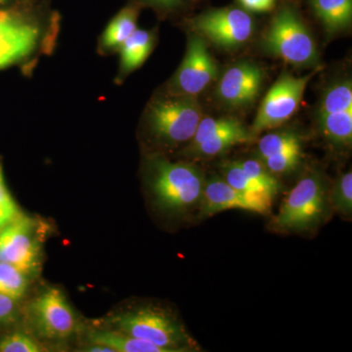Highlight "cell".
Here are the masks:
<instances>
[{
    "label": "cell",
    "instance_id": "obj_1",
    "mask_svg": "<svg viewBox=\"0 0 352 352\" xmlns=\"http://www.w3.org/2000/svg\"><path fill=\"white\" fill-rule=\"evenodd\" d=\"M61 18L43 0L0 6V71L18 68L32 76L41 58L56 50Z\"/></svg>",
    "mask_w": 352,
    "mask_h": 352
},
{
    "label": "cell",
    "instance_id": "obj_2",
    "mask_svg": "<svg viewBox=\"0 0 352 352\" xmlns=\"http://www.w3.org/2000/svg\"><path fill=\"white\" fill-rule=\"evenodd\" d=\"M201 119L203 111L196 97L161 89L145 109L141 131L155 147L173 149L191 141Z\"/></svg>",
    "mask_w": 352,
    "mask_h": 352
},
{
    "label": "cell",
    "instance_id": "obj_3",
    "mask_svg": "<svg viewBox=\"0 0 352 352\" xmlns=\"http://www.w3.org/2000/svg\"><path fill=\"white\" fill-rule=\"evenodd\" d=\"M205 177L198 166L153 155L146 164V182L155 205L170 214H185L200 205Z\"/></svg>",
    "mask_w": 352,
    "mask_h": 352
},
{
    "label": "cell",
    "instance_id": "obj_4",
    "mask_svg": "<svg viewBox=\"0 0 352 352\" xmlns=\"http://www.w3.org/2000/svg\"><path fill=\"white\" fill-rule=\"evenodd\" d=\"M116 331L145 340L166 352L199 351V346L178 319L163 308L142 307L115 315Z\"/></svg>",
    "mask_w": 352,
    "mask_h": 352
},
{
    "label": "cell",
    "instance_id": "obj_5",
    "mask_svg": "<svg viewBox=\"0 0 352 352\" xmlns=\"http://www.w3.org/2000/svg\"><path fill=\"white\" fill-rule=\"evenodd\" d=\"M327 186L318 173L302 178L284 199L272 226L277 231H305L320 223L328 208Z\"/></svg>",
    "mask_w": 352,
    "mask_h": 352
},
{
    "label": "cell",
    "instance_id": "obj_6",
    "mask_svg": "<svg viewBox=\"0 0 352 352\" xmlns=\"http://www.w3.org/2000/svg\"><path fill=\"white\" fill-rule=\"evenodd\" d=\"M266 50L293 66L303 67L318 60L316 44L293 9L285 7L275 16L264 36Z\"/></svg>",
    "mask_w": 352,
    "mask_h": 352
},
{
    "label": "cell",
    "instance_id": "obj_7",
    "mask_svg": "<svg viewBox=\"0 0 352 352\" xmlns=\"http://www.w3.org/2000/svg\"><path fill=\"white\" fill-rule=\"evenodd\" d=\"M317 72L305 76H282L264 97L250 129L252 136L288 122L300 107L307 85Z\"/></svg>",
    "mask_w": 352,
    "mask_h": 352
},
{
    "label": "cell",
    "instance_id": "obj_8",
    "mask_svg": "<svg viewBox=\"0 0 352 352\" xmlns=\"http://www.w3.org/2000/svg\"><path fill=\"white\" fill-rule=\"evenodd\" d=\"M0 261L15 266L28 276L38 272L41 238L34 219L20 214L4 227L0 232Z\"/></svg>",
    "mask_w": 352,
    "mask_h": 352
},
{
    "label": "cell",
    "instance_id": "obj_9",
    "mask_svg": "<svg viewBox=\"0 0 352 352\" xmlns=\"http://www.w3.org/2000/svg\"><path fill=\"white\" fill-rule=\"evenodd\" d=\"M32 327L39 337L50 340L69 339L76 333L78 319L63 292L47 288L29 307Z\"/></svg>",
    "mask_w": 352,
    "mask_h": 352
},
{
    "label": "cell",
    "instance_id": "obj_10",
    "mask_svg": "<svg viewBox=\"0 0 352 352\" xmlns=\"http://www.w3.org/2000/svg\"><path fill=\"white\" fill-rule=\"evenodd\" d=\"M217 66L208 50L205 39L189 38L182 63L163 90L183 96L196 97L217 80Z\"/></svg>",
    "mask_w": 352,
    "mask_h": 352
},
{
    "label": "cell",
    "instance_id": "obj_11",
    "mask_svg": "<svg viewBox=\"0 0 352 352\" xmlns=\"http://www.w3.org/2000/svg\"><path fill=\"white\" fill-rule=\"evenodd\" d=\"M252 139L251 131L235 118L203 117L185 152L190 156L215 157Z\"/></svg>",
    "mask_w": 352,
    "mask_h": 352
},
{
    "label": "cell",
    "instance_id": "obj_12",
    "mask_svg": "<svg viewBox=\"0 0 352 352\" xmlns=\"http://www.w3.org/2000/svg\"><path fill=\"white\" fill-rule=\"evenodd\" d=\"M193 28L201 38L220 47H238L251 38L254 22L251 16L239 8L208 11L197 17Z\"/></svg>",
    "mask_w": 352,
    "mask_h": 352
},
{
    "label": "cell",
    "instance_id": "obj_13",
    "mask_svg": "<svg viewBox=\"0 0 352 352\" xmlns=\"http://www.w3.org/2000/svg\"><path fill=\"white\" fill-rule=\"evenodd\" d=\"M319 127L333 144L349 147L352 142V85L336 83L324 94L318 109Z\"/></svg>",
    "mask_w": 352,
    "mask_h": 352
},
{
    "label": "cell",
    "instance_id": "obj_14",
    "mask_svg": "<svg viewBox=\"0 0 352 352\" xmlns=\"http://www.w3.org/2000/svg\"><path fill=\"white\" fill-rule=\"evenodd\" d=\"M272 199L248 195L234 188L224 179L212 177L205 182L200 205V217H208L229 210L268 214L272 207Z\"/></svg>",
    "mask_w": 352,
    "mask_h": 352
},
{
    "label": "cell",
    "instance_id": "obj_15",
    "mask_svg": "<svg viewBox=\"0 0 352 352\" xmlns=\"http://www.w3.org/2000/svg\"><path fill=\"white\" fill-rule=\"evenodd\" d=\"M263 69L251 63H240L226 72L217 87V96L231 108H242L256 100L263 83Z\"/></svg>",
    "mask_w": 352,
    "mask_h": 352
},
{
    "label": "cell",
    "instance_id": "obj_16",
    "mask_svg": "<svg viewBox=\"0 0 352 352\" xmlns=\"http://www.w3.org/2000/svg\"><path fill=\"white\" fill-rule=\"evenodd\" d=\"M156 43V32L138 28L118 51L119 66L113 82L122 85L133 72L140 68L151 55Z\"/></svg>",
    "mask_w": 352,
    "mask_h": 352
},
{
    "label": "cell",
    "instance_id": "obj_17",
    "mask_svg": "<svg viewBox=\"0 0 352 352\" xmlns=\"http://www.w3.org/2000/svg\"><path fill=\"white\" fill-rule=\"evenodd\" d=\"M138 6H127L120 9L99 36L97 53L102 57L111 56L118 53L122 43L138 29Z\"/></svg>",
    "mask_w": 352,
    "mask_h": 352
},
{
    "label": "cell",
    "instance_id": "obj_18",
    "mask_svg": "<svg viewBox=\"0 0 352 352\" xmlns=\"http://www.w3.org/2000/svg\"><path fill=\"white\" fill-rule=\"evenodd\" d=\"M88 342L111 347L115 352H166L152 342L119 331H90Z\"/></svg>",
    "mask_w": 352,
    "mask_h": 352
},
{
    "label": "cell",
    "instance_id": "obj_19",
    "mask_svg": "<svg viewBox=\"0 0 352 352\" xmlns=\"http://www.w3.org/2000/svg\"><path fill=\"white\" fill-rule=\"evenodd\" d=\"M311 6L328 31H340L351 24L352 0H311Z\"/></svg>",
    "mask_w": 352,
    "mask_h": 352
},
{
    "label": "cell",
    "instance_id": "obj_20",
    "mask_svg": "<svg viewBox=\"0 0 352 352\" xmlns=\"http://www.w3.org/2000/svg\"><path fill=\"white\" fill-rule=\"evenodd\" d=\"M224 180L234 188L248 195L266 197L272 200L275 197L264 185L248 175L237 162L224 166Z\"/></svg>",
    "mask_w": 352,
    "mask_h": 352
},
{
    "label": "cell",
    "instance_id": "obj_21",
    "mask_svg": "<svg viewBox=\"0 0 352 352\" xmlns=\"http://www.w3.org/2000/svg\"><path fill=\"white\" fill-rule=\"evenodd\" d=\"M296 148H302V145L298 136L293 132H274L266 134L258 142L259 161Z\"/></svg>",
    "mask_w": 352,
    "mask_h": 352
},
{
    "label": "cell",
    "instance_id": "obj_22",
    "mask_svg": "<svg viewBox=\"0 0 352 352\" xmlns=\"http://www.w3.org/2000/svg\"><path fill=\"white\" fill-rule=\"evenodd\" d=\"M28 275L11 264L0 261V294L19 300L28 289Z\"/></svg>",
    "mask_w": 352,
    "mask_h": 352
},
{
    "label": "cell",
    "instance_id": "obj_23",
    "mask_svg": "<svg viewBox=\"0 0 352 352\" xmlns=\"http://www.w3.org/2000/svg\"><path fill=\"white\" fill-rule=\"evenodd\" d=\"M329 200L332 201L333 208L339 214L351 217L352 173L351 170L338 177Z\"/></svg>",
    "mask_w": 352,
    "mask_h": 352
},
{
    "label": "cell",
    "instance_id": "obj_24",
    "mask_svg": "<svg viewBox=\"0 0 352 352\" xmlns=\"http://www.w3.org/2000/svg\"><path fill=\"white\" fill-rule=\"evenodd\" d=\"M241 168L254 180L264 185L273 195L276 196L280 189V183L277 178L267 170L264 164L258 160H245L237 162Z\"/></svg>",
    "mask_w": 352,
    "mask_h": 352
},
{
    "label": "cell",
    "instance_id": "obj_25",
    "mask_svg": "<svg viewBox=\"0 0 352 352\" xmlns=\"http://www.w3.org/2000/svg\"><path fill=\"white\" fill-rule=\"evenodd\" d=\"M41 344L24 333H13L0 338V352H41Z\"/></svg>",
    "mask_w": 352,
    "mask_h": 352
},
{
    "label": "cell",
    "instance_id": "obj_26",
    "mask_svg": "<svg viewBox=\"0 0 352 352\" xmlns=\"http://www.w3.org/2000/svg\"><path fill=\"white\" fill-rule=\"evenodd\" d=\"M300 157H302V148H296V149L289 150V151L266 157L261 162L271 173L279 175V173H286L295 170L300 164Z\"/></svg>",
    "mask_w": 352,
    "mask_h": 352
},
{
    "label": "cell",
    "instance_id": "obj_27",
    "mask_svg": "<svg viewBox=\"0 0 352 352\" xmlns=\"http://www.w3.org/2000/svg\"><path fill=\"white\" fill-rule=\"evenodd\" d=\"M18 300L0 294V326L8 325L17 319Z\"/></svg>",
    "mask_w": 352,
    "mask_h": 352
},
{
    "label": "cell",
    "instance_id": "obj_28",
    "mask_svg": "<svg viewBox=\"0 0 352 352\" xmlns=\"http://www.w3.org/2000/svg\"><path fill=\"white\" fill-rule=\"evenodd\" d=\"M0 208H18L15 201H14L13 197L11 196L10 192H9L8 188H7L1 159H0Z\"/></svg>",
    "mask_w": 352,
    "mask_h": 352
},
{
    "label": "cell",
    "instance_id": "obj_29",
    "mask_svg": "<svg viewBox=\"0 0 352 352\" xmlns=\"http://www.w3.org/2000/svg\"><path fill=\"white\" fill-rule=\"evenodd\" d=\"M247 10L252 12H268L274 8L276 0H239Z\"/></svg>",
    "mask_w": 352,
    "mask_h": 352
},
{
    "label": "cell",
    "instance_id": "obj_30",
    "mask_svg": "<svg viewBox=\"0 0 352 352\" xmlns=\"http://www.w3.org/2000/svg\"><path fill=\"white\" fill-rule=\"evenodd\" d=\"M136 1L154 7L161 12H170L177 8L182 4V0H136Z\"/></svg>",
    "mask_w": 352,
    "mask_h": 352
},
{
    "label": "cell",
    "instance_id": "obj_31",
    "mask_svg": "<svg viewBox=\"0 0 352 352\" xmlns=\"http://www.w3.org/2000/svg\"><path fill=\"white\" fill-rule=\"evenodd\" d=\"M18 214H20L19 208H0V232L3 230L4 227L11 221Z\"/></svg>",
    "mask_w": 352,
    "mask_h": 352
},
{
    "label": "cell",
    "instance_id": "obj_32",
    "mask_svg": "<svg viewBox=\"0 0 352 352\" xmlns=\"http://www.w3.org/2000/svg\"><path fill=\"white\" fill-rule=\"evenodd\" d=\"M22 0H0V6H11V4L17 3Z\"/></svg>",
    "mask_w": 352,
    "mask_h": 352
}]
</instances>
